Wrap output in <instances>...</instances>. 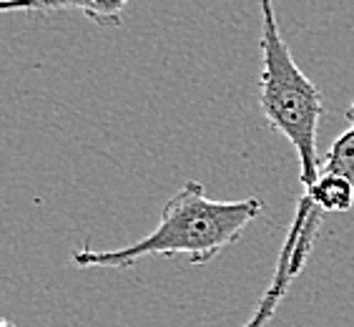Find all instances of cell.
<instances>
[{"instance_id":"6","label":"cell","mask_w":354,"mask_h":327,"mask_svg":"<svg viewBox=\"0 0 354 327\" xmlns=\"http://www.w3.org/2000/svg\"><path fill=\"white\" fill-rule=\"evenodd\" d=\"M3 327H15V325L10 320H6V322H3Z\"/></svg>"},{"instance_id":"1","label":"cell","mask_w":354,"mask_h":327,"mask_svg":"<svg viewBox=\"0 0 354 327\" xmlns=\"http://www.w3.org/2000/svg\"><path fill=\"white\" fill-rule=\"evenodd\" d=\"M264 204L259 199H236V202H216L206 194L204 184L186 182L161 209L156 229L133 245L118 249H75L71 254L75 267H113L129 269L146 257H184L191 267L209 265L216 254L232 247L246 227L259 217Z\"/></svg>"},{"instance_id":"4","label":"cell","mask_w":354,"mask_h":327,"mask_svg":"<svg viewBox=\"0 0 354 327\" xmlns=\"http://www.w3.org/2000/svg\"><path fill=\"white\" fill-rule=\"evenodd\" d=\"M301 202H307L312 209L322 214H332V211H349L354 204V186L344 177L337 174H322L317 184L301 191Z\"/></svg>"},{"instance_id":"3","label":"cell","mask_w":354,"mask_h":327,"mask_svg":"<svg viewBox=\"0 0 354 327\" xmlns=\"http://www.w3.org/2000/svg\"><path fill=\"white\" fill-rule=\"evenodd\" d=\"M131 0H3V13H55L78 10L98 26H118Z\"/></svg>"},{"instance_id":"2","label":"cell","mask_w":354,"mask_h":327,"mask_svg":"<svg viewBox=\"0 0 354 327\" xmlns=\"http://www.w3.org/2000/svg\"><path fill=\"white\" fill-rule=\"evenodd\" d=\"M261 10V73L259 109L264 121L292 143L299 161L301 191L322 177V157L317 134L324 114V96L319 86L297 66L292 51L279 30L274 0H259Z\"/></svg>"},{"instance_id":"5","label":"cell","mask_w":354,"mask_h":327,"mask_svg":"<svg viewBox=\"0 0 354 327\" xmlns=\"http://www.w3.org/2000/svg\"><path fill=\"white\" fill-rule=\"evenodd\" d=\"M349 126L334 139L327 154L322 157V174H337L344 177L354 186V101L347 109Z\"/></svg>"}]
</instances>
